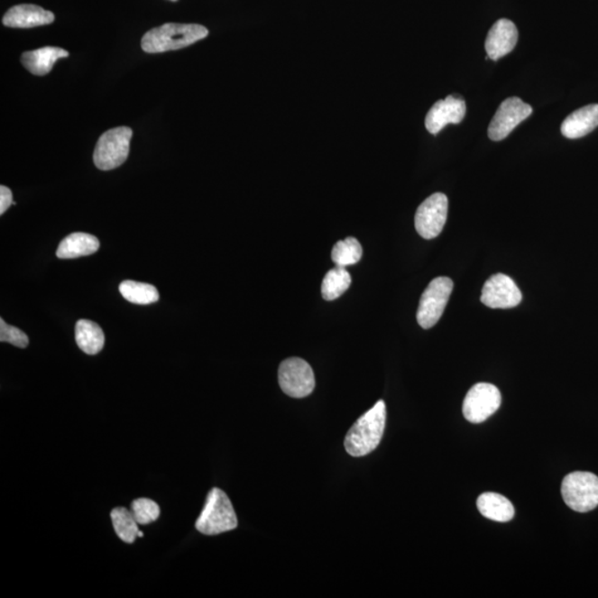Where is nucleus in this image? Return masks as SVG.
<instances>
[{
  "label": "nucleus",
  "instance_id": "obj_1",
  "mask_svg": "<svg viewBox=\"0 0 598 598\" xmlns=\"http://www.w3.org/2000/svg\"><path fill=\"white\" fill-rule=\"evenodd\" d=\"M386 420V403L378 401L350 428L345 437V449L354 458L371 454L381 444Z\"/></svg>",
  "mask_w": 598,
  "mask_h": 598
},
{
  "label": "nucleus",
  "instance_id": "obj_5",
  "mask_svg": "<svg viewBox=\"0 0 598 598\" xmlns=\"http://www.w3.org/2000/svg\"><path fill=\"white\" fill-rule=\"evenodd\" d=\"M133 134L128 126H119L102 134L94 153L96 167L109 171L123 165L129 157Z\"/></svg>",
  "mask_w": 598,
  "mask_h": 598
},
{
  "label": "nucleus",
  "instance_id": "obj_24",
  "mask_svg": "<svg viewBox=\"0 0 598 598\" xmlns=\"http://www.w3.org/2000/svg\"><path fill=\"white\" fill-rule=\"evenodd\" d=\"M131 512L139 524L145 525L157 521L160 517V507L152 500L138 499L131 504Z\"/></svg>",
  "mask_w": 598,
  "mask_h": 598
},
{
  "label": "nucleus",
  "instance_id": "obj_26",
  "mask_svg": "<svg viewBox=\"0 0 598 598\" xmlns=\"http://www.w3.org/2000/svg\"><path fill=\"white\" fill-rule=\"evenodd\" d=\"M13 193L7 187H0V214L6 212L11 206H14Z\"/></svg>",
  "mask_w": 598,
  "mask_h": 598
},
{
  "label": "nucleus",
  "instance_id": "obj_16",
  "mask_svg": "<svg viewBox=\"0 0 598 598\" xmlns=\"http://www.w3.org/2000/svg\"><path fill=\"white\" fill-rule=\"evenodd\" d=\"M69 52L58 47H43L23 53L22 63L29 72L35 76L50 74L53 65L61 58H67Z\"/></svg>",
  "mask_w": 598,
  "mask_h": 598
},
{
  "label": "nucleus",
  "instance_id": "obj_23",
  "mask_svg": "<svg viewBox=\"0 0 598 598\" xmlns=\"http://www.w3.org/2000/svg\"><path fill=\"white\" fill-rule=\"evenodd\" d=\"M363 257V247L354 237H347L334 245L332 260L336 266L346 267L357 264Z\"/></svg>",
  "mask_w": 598,
  "mask_h": 598
},
{
  "label": "nucleus",
  "instance_id": "obj_17",
  "mask_svg": "<svg viewBox=\"0 0 598 598\" xmlns=\"http://www.w3.org/2000/svg\"><path fill=\"white\" fill-rule=\"evenodd\" d=\"M476 505L484 518L495 522L505 523L514 518L515 510L511 501L503 495L492 492L481 494Z\"/></svg>",
  "mask_w": 598,
  "mask_h": 598
},
{
  "label": "nucleus",
  "instance_id": "obj_10",
  "mask_svg": "<svg viewBox=\"0 0 598 598\" xmlns=\"http://www.w3.org/2000/svg\"><path fill=\"white\" fill-rule=\"evenodd\" d=\"M533 113L531 106L525 104L517 97L504 100L499 106L489 125V138L492 141H501Z\"/></svg>",
  "mask_w": 598,
  "mask_h": 598
},
{
  "label": "nucleus",
  "instance_id": "obj_22",
  "mask_svg": "<svg viewBox=\"0 0 598 598\" xmlns=\"http://www.w3.org/2000/svg\"><path fill=\"white\" fill-rule=\"evenodd\" d=\"M110 517L113 520L116 536L120 538L121 541L128 544L134 543L140 529L133 513L125 508H115L111 511Z\"/></svg>",
  "mask_w": 598,
  "mask_h": 598
},
{
  "label": "nucleus",
  "instance_id": "obj_6",
  "mask_svg": "<svg viewBox=\"0 0 598 598\" xmlns=\"http://www.w3.org/2000/svg\"><path fill=\"white\" fill-rule=\"evenodd\" d=\"M454 281L449 277H437L430 281L422 294L418 308L417 320L424 329H429L439 322L448 304Z\"/></svg>",
  "mask_w": 598,
  "mask_h": 598
},
{
  "label": "nucleus",
  "instance_id": "obj_25",
  "mask_svg": "<svg viewBox=\"0 0 598 598\" xmlns=\"http://www.w3.org/2000/svg\"><path fill=\"white\" fill-rule=\"evenodd\" d=\"M0 342L9 343L19 348H26L29 339L23 330L5 323L2 318L0 319Z\"/></svg>",
  "mask_w": 598,
  "mask_h": 598
},
{
  "label": "nucleus",
  "instance_id": "obj_7",
  "mask_svg": "<svg viewBox=\"0 0 598 598\" xmlns=\"http://www.w3.org/2000/svg\"><path fill=\"white\" fill-rule=\"evenodd\" d=\"M501 401L502 397L497 387L486 382L476 383L466 393L462 411L471 424H483L499 410Z\"/></svg>",
  "mask_w": 598,
  "mask_h": 598
},
{
  "label": "nucleus",
  "instance_id": "obj_9",
  "mask_svg": "<svg viewBox=\"0 0 598 598\" xmlns=\"http://www.w3.org/2000/svg\"><path fill=\"white\" fill-rule=\"evenodd\" d=\"M448 198L444 193H435L418 207L415 216L416 230L426 240L440 235L448 216Z\"/></svg>",
  "mask_w": 598,
  "mask_h": 598
},
{
  "label": "nucleus",
  "instance_id": "obj_20",
  "mask_svg": "<svg viewBox=\"0 0 598 598\" xmlns=\"http://www.w3.org/2000/svg\"><path fill=\"white\" fill-rule=\"evenodd\" d=\"M352 285V276L345 267L336 266L326 274L322 284V295L326 300L337 299Z\"/></svg>",
  "mask_w": 598,
  "mask_h": 598
},
{
  "label": "nucleus",
  "instance_id": "obj_13",
  "mask_svg": "<svg viewBox=\"0 0 598 598\" xmlns=\"http://www.w3.org/2000/svg\"><path fill=\"white\" fill-rule=\"evenodd\" d=\"M519 32L517 26L509 19H500L490 29L485 41V51L492 60L507 56L517 46Z\"/></svg>",
  "mask_w": 598,
  "mask_h": 598
},
{
  "label": "nucleus",
  "instance_id": "obj_4",
  "mask_svg": "<svg viewBox=\"0 0 598 598\" xmlns=\"http://www.w3.org/2000/svg\"><path fill=\"white\" fill-rule=\"evenodd\" d=\"M564 502L574 511L586 513L598 507V476L584 471L567 474L562 483Z\"/></svg>",
  "mask_w": 598,
  "mask_h": 598
},
{
  "label": "nucleus",
  "instance_id": "obj_27",
  "mask_svg": "<svg viewBox=\"0 0 598 598\" xmlns=\"http://www.w3.org/2000/svg\"><path fill=\"white\" fill-rule=\"evenodd\" d=\"M138 537H139V538H143V537H144L143 532L139 531Z\"/></svg>",
  "mask_w": 598,
  "mask_h": 598
},
{
  "label": "nucleus",
  "instance_id": "obj_18",
  "mask_svg": "<svg viewBox=\"0 0 598 598\" xmlns=\"http://www.w3.org/2000/svg\"><path fill=\"white\" fill-rule=\"evenodd\" d=\"M98 238L87 233H74L63 238L58 246L57 256L60 259H77V257L95 254L99 250Z\"/></svg>",
  "mask_w": 598,
  "mask_h": 598
},
{
  "label": "nucleus",
  "instance_id": "obj_28",
  "mask_svg": "<svg viewBox=\"0 0 598 598\" xmlns=\"http://www.w3.org/2000/svg\"><path fill=\"white\" fill-rule=\"evenodd\" d=\"M171 2H178V0H171Z\"/></svg>",
  "mask_w": 598,
  "mask_h": 598
},
{
  "label": "nucleus",
  "instance_id": "obj_14",
  "mask_svg": "<svg viewBox=\"0 0 598 598\" xmlns=\"http://www.w3.org/2000/svg\"><path fill=\"white\" fill-rule=\"evenodd\" d=\"M55 21V14L36 5H17L5 14L3 23L11 28H33L50 25Z\"/></svg>",
  "mask_w": 598,
  "mask_h": 598
},
{
  "label": "nucleus",
  "instance_id": "obj_8",
  "mask_svg": "<svg viewBox=\"0 0 598 598\" xmlns=\"http://www.w3.org/2000/svg\"><path fill=\"white\" fill-rule=\"evenodd\" d=\"M279 382L287 396L305 398L315 389V376L312 367L300 358L286 359L279 369Z\"/></svg>",
  "mask_w": 598,
  "mask_h": 598
},
{
  "label": "nucleus",
  "instance_id": "obj_15",
  "mask_svg": "<svg viewBox=\"0 0 598 598\" xmlns=\"http://www.w3.org/2000/svg\"><path fill=\"white\" fill-rule=\"evenodd\" d=\"M598 126V105H590L574 111L563 121L561 133L567 139H580Z\"/></svg>",
  "mask_w": 598,
  "mask_h": 598
},
{
  "label": "nucleus",
  "instance_id": "obj_19",
  "mask_svg": "<svg viewBox=\"0 0 598 598\" xmlns=\"http://www.w3.org/2000/svg\"><path fill=\"white\" fill-rule=\"evenodd\" d=\"M76 342L82 352L97 354L105 346V334L98 324L80 319L76 324Z\"/></svg>",
  "mask_w": 598,
  "mask_h": 598
},
{
  "label": "nucleus",
  "instance_id": "obj_21",
  "mask_svg": "<svg viewBox=\"0 0 598 598\" xmlns=\"http://www.w3.org/2000/svg\"><path fill=\"white\" fill-rule=\"evenodd\" d=\"M120 293L124 299L137 305H149L157 303L159 291L154 286L139 283L134 281H124L119 286Z\"/></svg>",
  "mask_w": 598,
  "mask_h": 598
},
{
  "label": "nucleus",
  "instance_id": "obj_3",
  "mask_svg": "<svg viewBox=\"0 0 598 598\" xmlns=\"http://www.w3.org/2000/svg\"><path fill=\"white\" fill-rule=\"evenodd\" d=\"M235 508L225 491L214 488L207 494L203 511L197 520L196 528L204 536H217L237 528Z\"/></svg>",
  "mask_w": 598,
  "mask_h": 598
},
{
  "label": "nucleus",
  "instance_id": "obj_11",
  "mask_svg": "<svg viewBox=\"0 0 598 598\" xmlns=\"http://www.w3.org/2000/svg\"><path fill=\"white\" fill-rule=\"evenodd\" d=\"M522 293L511 277L504 274L491 276L483 289L481 301L490 308H513L521 303Z\"/></svg>",
  "mask_w": 598,
  "mask_h": 598
},
{
  "label": "nucleus",
  "instance_id": "obj_12",
  "mask_svg": "<svg viewBox=\"0 0 598 598\" xmlns=\"http://www.w3.org/2000/svg\"><path fill=\"white\" fill-rule=\"evenodd\" d=\"M466 106L464 99L448 96L436 102L426 116V128L431 134H437L446 124H458L465 119Z\"/></svg>",
  "mask_w": 598,
  "mask_h": 598
},
{
  "label": "nucleus",
  "instance_id": "obj_2",
  "mask_svg": "<svg viewBox=\"0 0 598 598\" xmlns=\"http://www.w3.org/2000/svg\"><path fill=\"white\" fill-rule=\"evenodd\" d=\"M207 35V29L197 23H164L145 33L141 47L149 53L178 51L202 41Z\"/></svg>",
  "mask_w": 598,
  "mask_h": 598
}]
</instances>
